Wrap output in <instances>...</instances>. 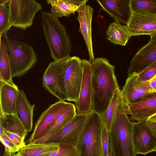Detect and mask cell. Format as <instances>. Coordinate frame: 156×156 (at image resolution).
Returning a JSON list of instances; mask_svg holds the SVG:
<instances>
[{
	"instance_id": "1",
	"label": "cell",
	"mask_w": 156,
	"mask_h": 156,
	"mask_svg": "<svg viewBox=\"0 0 156 156\" xmlns=\"http://www.w3.org/2000/svg\"><path fill=\"white\" fill-rule=\"evenodd\" d=\"M92 64V111L101 116L106 111L116 91L120 88L115 67L107 59L95 58Z\"/></svg>"
},
{
	"instance_id": "2",
	"label": "cell",
	"mask_w": 156,
	"mask_h": 156,
	"mask_svg": "<svg viewBox=\"0 0 156 156\" xmlns=\"http://www.w3.org/2000/svg\"><path fill=\"white\" fill-rule=\"evenodd\" d=\"M126 110V104L119 91L116 106L109 132V148L112 156H136L132 137V124Z\"/></svg>"
},
{
	"instance_id": "3",
	"label": "cell",
	"mask_w": 156,
	"mask_h": 156,
	"mask_svg": "<svg viewBox=\"0 0 156 156\" xmlns=\"http://www.w3.org/2000/svg\"><path fill=\"white\" fill-rule=\"evenodd\" d=\"M41 16L43 32L54 61L70 57L72 48L66 27L49 12L43 11Z\"/></svg>"
},
{
	"instance_id": "4",
	"label": "cell",
	"mask_w": 156,
	"mask_h": 156,
	"mask_svg": "<svg viewBox=\"0 0 156 156\" xmlns=\"http://www.w3.org/2000/svg\"><path fill=\"white\" fill-rule=\"evenodd\" d=\"M6 42L13 77H20L27 73L37 61L32 46L25 43L12 40L7 33L2 35Z\"/></svg>"
},
{
	"instance_id": "5",
	"label": "cell",
	"mask_w": 156,
	"mask_h": 156,
	"mask_svg": "<svg viewBox=\"0 0 156 156\" xmlns=\"http://www.w3.org/2000/svg\"><path fill=\"white\" fill-rule=\"evenodd\" d=\"M103 122L101 116L93 111L87 120L81 143L77 148L80 156H103L101 133Z\"/></svg>"
},
{
	"instance_id": "6",
	"label": "cell",
	"mask_w": 156,
	"mask_h": 156,
	"mask_svg": "<svg viewBox=\"0 0 156 156\" xmlns=\"http://www.w3.org/2000/svg\"><path fill=\"white\" fill-rule=\"evenodd\" d=\"M8 6L11 25L24 30L33 25L36 13L42 9L34 0H10Z\"/></svg>"
},
{
	"instance_id": "7",
	"label": "cell",
	"mask_w": 156,
	"mask_h": 156,
	"mask_svg": "<svg viewBox=\"0 0 156 156\" xmlns=\"http://www.w3.org/2000/svg\"><path fill=\"white\" fill-rule=\"evenodd\" d=\"M70 57L51 62L43 75L44 87L60 101L68 100L64 71L65 65Z\"/></svg>"
},
{
	"instance_id": "8",
	"label": "cell",
	"mask_w": 156,
	"mask_h": 156,
	"mask_svg": "<svg viewBox=\"0 0 156 156\" xmlns=\"http://www.w3.org/2000/svg\"><path fill=\"white\" fill-rule=\"evenodd\" d=\"M90 113L83 114L76 113L71 121L48 142L66 144L77 148L81 141Z\"/></svg>"
},
{
	"instance_id": "9",
	"label": "cell",
	"mask_w": 156,
	"mask_h": 156,
	"mask_svg": "<svg viewBox=\"0 0 156 156\" xmlns=\"http://www.w3.org/2000/svg\"><path fill=\"white\" fill-rule=\"evenodd\" d=\"M82 59L76 56L70 57L64 68V76L68 101L78 99L83 75Z\"/></svg>"
},
{
	"instance_id": "10",
	"label": "cell",
	"mask_w": 156,
	"mask_h": 156,
	"mask_svg": "<svg viewBox=\"0 0 156 156\" xmlns=\"http://www.w3.org/2000/svg\"><path fill=\"white\" fill-rule=\"evenodd\" d=\"M72 104L59 100L44 111L35 124L33 132L27 140L28 144L33 143L41 138L58 116Z\"/></svg>"
},
{
	"instance_id": "11",
	"label": "cell",
	"mask_w": 156,
	"mask_h": 156,
	"mask_svg": "<svg viewBox=\"0 0 156 156\" xmlns=\"http://www.w3.org/2000/svg\"><path fill=\"white\" fill-rule=\"evenodd\" d=\"M83 75L79 98L75 102L76 113L87 114L92 111V64L86 59H82Z\"/></svg>"
},
{
	"instance_id": "12",
	"label": "cell",
	"mask_w": 156,
	"mask_h": 156,
	"mask_svg": "<svg viewBox=\"0 0 156 156\" xmlns=\"http://www.w3.org/2000/svg\"><path fill=\"white\" fill-rule=\"evenodd\" d=\"M156 61V34L133 56L128 69V77L138 74Z\"/></svg>"
},
{
	"instance_id": "13",
	"label": "cell",
	"mask_w": 156,
	"mask_h": 156,
	"mask_svg": "<svg viewBox=\"0 0 156 156\" xmlns=\"http://www.w3.org/2000/svg\"><path fill=\"white\" fill-rule=\"evenodd\" d=\"M132 137L137 154L146 155L154 151L156 148V138L146 125L145 121L133 122Z\"/></svg>"
},
{
	"instance_id": "14",
	"label": "cell",
	"mask_w": 156,
	"mask_h": 156,
	"mask_svg": "<svg viewBox=\"0 0 156 156\" xmlns=\"http://www.w3.org/2000/svg\"><path fill=\"white\" fill-rule=\"evenodd\" d=\"M126 104L130 120L145 121L156 115V92L147 94L135 103Z\"/></svg>"
},
{
	"instance_id": "15",
	"label": "cell",
	"mask_w": 156,
	"mask_h": 156,
	"mask_svg": "<svg viewBox=\"0 0 156 156\" xmlns=\"http://www.w3.org/2000/svg\"><path fill=\"white\" fill-rule=\"evenodd\" d=\"M126 26L132 36L146 35L151 36L156 34V15L132 12Z\"/></svg>"
},
{
	"instance_id": "16",
	"label": "cell",
	"mask_w": 156,
	"mask_h": 156,
	"mask_svg": "<svg viewBox=\"0 0 156 156\" xmlns=\"http://www.w3.org/2000/svg\"><path fill=\"white\" fill-rule=\"evenodd\" d=\"M150 81L139 79L137 74L128 77L121 90V94L126 104H133L139 101L150 93Z\"/></svg>"
},
{
	"instance_id": "17",
	"label": "cell",
	"mask_w": 156,
	"mask_h": 156,
	"mask_svg": "<svg viewBox=\"0 0 156 156\" xmlns=\"http://www.w3.org/2000/svg\"><path fill=\"white\" fill-rule=\"evenodd\" d=\"M115 22L127 24L132 14L130 0H97Z\"/></svg>"
},
{
	"instance_id": "18",
	"label": "cell",
	"mask_w": 156,
	"mask_h": 156,
	"mask_svg": "<svg viewBox=\"0 0 156 156\" xmlns=\"http://www.w3.org/2000/svg\"><path fill=\"white\" fill-rule=\"evenodd\" d=\"M86 2L83 3L79 8L77 19L80 24L79 31L83 36L88 51L89 60L91 63L95 59L93 49L91 32V22L94 9L90 5H86Z\"/></svg>"
},
{
	"instance_id": "19",
	"label": "cell",
	"mask_w": 156,
	"mask_h": 156,
	"mask_svg": "<svg viewBox=\"0 0 156 156\" xmlns=\"http://www.w3.org/2000/svg\"><path fill=\"white\" fill-rule=\"evenodd\" d=\"M19 90L0 80V112L3 114L17 113Z\"/></svg>"
},
{
	"instance_id": "20",
	"label": "cell",
	"mask_w": 156,
	"mask_h": 156,
	"mask_svg": "<svg viewBox=\"0 0 156 156\" xmlns=\"http://www.w3.org/2000/svg\"><path fill=\"white\" fill-rule=\"evenodd\" d=\"M76 113L75 106L72 103L70 106L58 116L44 136L33 143L49 142L55 135L71 121Z\"/></svg>"
},
{
	"instance_id": "21",
	"label": "cell",
	"mask_w": 156,
	"mask_h": 156,
	"mask_svg": "<svg viewBox=\"0 0 156 156\" xmlns=\"http://www.w3.org/2000/svg\"><path fill=\"white\" fill-rule=\"evenodd\" d=\"M88 0H47L51 5V13L58 18L68 17L78 12L80 6Z\"/></svg>"
},
{
	"instance_id": "22",
	"label": "cell",
	"mask_w": 156,
	"mask_h": 156,
	"mask_svg": "<svg viewBox=\"0 0 156 156\" xmlns=\"http://www.w3.org/2000/svg\"><path fill=\"white\" fill-rule=\"evenodd\" d=\"M35 104L31 105L23 90H19L17 105V113L27 132L33 127V111Z\"/></svg>"
},
{
	"instance_id": "23",
	"label": "cell",
	"mask_w": 156,
	"mask_h": 156,
	"mask_svg": "<svg viewBox=\"0 0 156 156\" xmlns=\"http://www.w3.org/2000/svg\"><path fill=\"white\" fill-rule=\"evenodd\" d=\"M60 147V144L55 142L32 143L20 149L17 154L20 156H47Z\"/></svg>"
},
{
	"instance_id": "24",
	"label": "cell",
	"mask_w": 156,
	"mask_h": 156,
	"mask_svg": "<svg viewBox=\"0 0 156 156\" xmlns=\"http://www.w3.org/2000/svg\"><path fill=\"white\" fill-rule=\"evenodd\" d=\"M0 41V80L16 88L17 86L13 82L10 68V60L6 41Z\"/></svg>"
},
{
	"instance_id": "25",
	"label": "cell",
	"mask_w": 156,
	"mask_h": 156,
	"mask_svg": "<svg viewBox=\"0 0 156 156\" xmlns=\"http://www.w3.org/2000/svg\"><path fill=\"white\" fill-rule=\"evenodd\" d=\"M106 32L108 40L115 44L123 46L132 36L126 25L115 22L109 25Z\"/></svg>"
},
{
	"instance_id": "26",
	"label": "cell",
	"mask_w": 156,
	"mask_h": 156,
	"mask_svg": "<svg viewBox=\"0 0 156 156\" xmlns=\"http://www.w3.org/2000/svg\"><path fill=\"white\" fill-rule=\"evenodd\" d=\"M0 125L3 129L25 137L27 132L17 113L3 114L0 112Z\"/></svg>"
},
{
	"instance_id": "27",
	"label": "cell",
	"mask_w": 156,
	"mask_h": 156,
	"mask_svg": "<svg viewBox=\"0 0 156 156\" xmlns=\"http://www.w3.org/2000/svg\"><path fill=\"white\" fill-rule=\"evenodd\" d=\"M131 12L156 15V0H130Z\"/></svg>"
},
{
	"instance_id": "28",
	"label": "cell",
	"mask_w": 156,
	"mask_h": 156,
	"mask_svg": "<svg viewBox=\"0 0 156 156\" xmlns=\"http://www.w3.org/2000/svg\"><path fill=\"white\" fill-rule=\"evenodd\" d=\"M120 90V89L119 88L116 91L106 111L101 116L103 123L109 132L111 127Z\"/></svg>"
},
{
	"instance_id": "29",
	"label": "cell",
	"mask_w": 156,
	"mask_h": 156,
	"mask_svg": "<svg viewBox=\"0 0 156 156\" xmlns=\"http://www.w3.org/2000/svg\"><path fill=\"white\" fill-rule=\"evenodd\" d=\"M9 0H1L0 2V35L2 36L11 28L9 20Z\"/></svg>"
},
{
	"instance_id": "30",
	"label": "cell",
	"mask_w": 156,
	"mask_h": 156,
	"mask_svg": "<svg viewBox=\"0 0 156 156\" xmlns=\"http://www.w3.org/2000/svg\"><path fill=\"white\" fill-rule=\"evenodd\" d=\"M81 152L76 147L72 146L60 144L59 150L47 156H80Z\"/></svg>"
},
{
	"instance_id": "31",
	"label": "cell",
	"mask_w": 156,
	"mask_h": 156,
	"mask_svg": "<svg viewBox=\"0 0 156 156\" xmlns=\"http://www.w3.org/2000/svg\"><path fill=\"white\" fill-rule=\"evenodd\" d=\"M139 78L141 81H149L156 76V61L138 74Z\"/></svg>"
},
{
	"instance_id": "32",
	"label": "cell",
	"mask_w": 156,
	"mask_h": 156,
	"mask_svg": "<svg viewBox=\"0 0 156 156\" xmlns=\"http://www.w3.org/2000/svg\"><path fill=\"white\" fill-rule=\"evenodd\" d=\"M101 140L103 156H108L109 152V132L103 123Z\"/></svg>"
},
{
	"instance_id": "33",
	"label": "cell",
	"mask_w": 156,
	"mask_h": 156,
	"mask_svg": "<svg viewBox=\"0 0 156 156\" xmlns=\"http://www.w3.org/2000/svg\"><path fill=\"white\" fill-rule=\"evenodd\" d=\"M0 141L5 147V150L7 151L12 154L18 152L20 149L17 147L4 133L0 136Z\"/></svg>"
},
{
	"instance_id": "34",
	"label": "cell",
	"mask_w": 156,
	"mask_h": 156,
	"mask_svg": "<svg viewBox=\"0 0 156 156\" xmlns=\"http://www.w3.org/2000/svg\"><path fill=\"white\" fill-rule=\"evenodd\" d=\"M3 133L6 135L11 141L20 149L26 145L24 140L25 138L16 134L8 131L3 129Z\"/></svg>"
},
{
	"instance_id": "35",
	"label": "cell",
	"mask_w": 156,
	"mask_h": 156,
	"mask_svg": "<svg viewBox=\"0 0 156 156\" xmlns=\"http://www.w3.org/2000/svg\"><path fill=\"white\" fill-rule=\"evenodd\" d=\"M145 123L156 138V115L146 120Z\"/></svg>"
},
{
	"instance_id": "36",
	"label": "cell",
	"mask_w": 156,
	"mask_h": 156,
	"mask_svg": "<svg viewBox=\"0 0 156 156\" xmlns=\"http://www.w3.org/2000/svg\"><path fill=\"white\" fill-rule=\"evenodd\" d=\"M156 86V77H154L150 80V93L152 92Z\"/></svg>"
},
{
	"instance_id": "37",
	"label": "cell",
	"mask_w": 156,
	"mask_h": 156,
	"mask_svg": "<svg viewBox=\"0 0 156 156\" xmlns=\"http://www.w3.org/2000/svg\"><path fill=\"white\" fill-rule=\"evenodd\" d=\"M12 154L7 151L5 150L3 156H11Z\"/></svg>"
},
{
	"instance_id": "38",
	"label": "cell",
	"mask_w": 156,
	"mask_h": 156,
	"mask_svg": "<svg viewBox=\"0 0 156 156\" xmlns=\"http://www.w3.org/2000/svg\"><path fill=\"white\" fill-rule=\"evenodd\" d=\"M108 156H112V151L110 148H109V153Z\"/></svg>"
},
{
	"instance_id": "39",
	"label": "cell",
	"mask_w": 156,
	"mask_h": 156,
	"mask_svg": "<svg viewBox=\"0 0 156 156\" xmlns=\"http://www.w3.org/2000/svg\"><path fill=\"white\" fill-rule=\"evenodd\" d=\"M156 92V86L153 90L152 92Z\"/></svg>"
},
{
	"instance_id": "40",
	"label": "cell",
	"mask_w": 156,
	"mask_h": 156,
	"mask_svg": "<svg viewBox=\"0 0 156 156\" xmlns=\"http://www.w3.org/2000/svg\"><path fill=\"white\" fill-rule=\"evenodd\" d=\"M13 156H20L19 155L17 154H14L13 155Z\"/></svg>"
},
{
	"instance_id": "41",
	"label": "cell",
	"mask_w": 156,
	"mask_h": 156,
	"mask_svg": "<svg viewBox=\"0 0 156 156\" xmlns=\"http://www.w3.org/2000/svg\"><path fill=\"white\" fill-rule=\"evenodd\" d=\"M154 151H155V152H156V149H155V150H154Z\"/></svg>"
},
{
	"instance_id": "42",
	"label": "cell",
	"mask_w": 156,
	"mask_h": 156,
	"mask_svg": "<svg viewBox=\"0 0 156 156\" xmlns=\"http://www.w3.org/2000/svg\"><path fill=\"white\" fill-rule=\"evenodd\" d=\"M155 77H156V76Z\"/></svg>"
}]
</instances>
